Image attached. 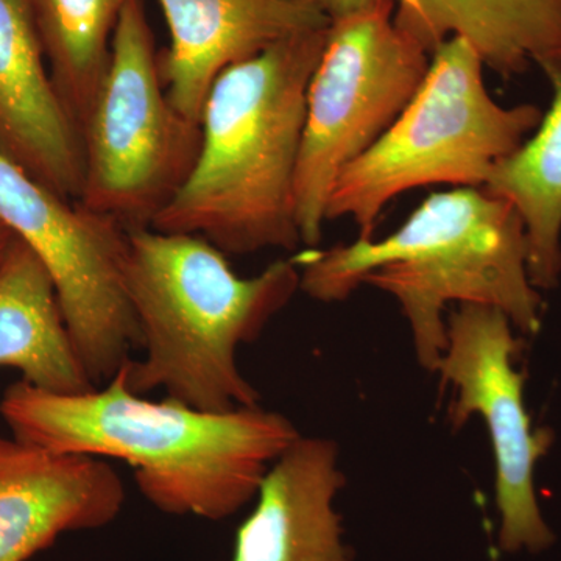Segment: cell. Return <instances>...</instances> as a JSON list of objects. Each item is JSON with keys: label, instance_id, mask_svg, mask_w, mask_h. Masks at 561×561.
<instances>
[{"label": "cell", "instance_id": "14", "mask_svg": "<svg viewBox=\"0 0 561 561\" xmlns=\"http://www.w3.org/2000/svg\"><path fill=\"white\" fill-rule=\"evenodd\" d=\"M393 18L431 54L461 38L497 76L537 68L561 87V0H394Z\"/></svg>", "mask_w": 561, "mask_h": 561}, {"label": "cell", "instance_id": "7", "mask_svg": "<svg viewBox=\"0 0 561 561\" xmlns=\"http://www.w3.org/2000/svg\"><path fill=\"white\" fill-rule=\"evenodd\" d=\"M394 3L331 21L309 81L297 172L301 242L316 247L343 169L370 149L426 79L431 51L394 22Z\"/></svg>", "mask_w": 561, "mask_h": 561}, {"label": "cell", "instance_id": "16", "mask_svg": "<svg viewBox=\"0 0 561 561\" xmlns=\"http://www.w3.org/2000/svg\"><path fill=\"white\" fill-rule=\"evenodd\" d=\"M529 138L491 172L485 190L523 219L529 275L537 289H553L561 275V87Z\"/></svg>", "mask_w": 561, "mask_h": 561}, {"label": "cell", "instance_id": "17", "mask_svg": "<svg viewBox=\"0 0 561 561\" xmlns=\"http://www.w3.org/2000/svg\"><path fill=\"white\" fill-rule=\"evenodd\" d=\"M127 0H32L50 76L83 130L108 69L111 41Z\"/></svg>", "mask_w": 561, "mask_h": 561}, {"label": "cell", "instance_id": "11", "mask_svg": "<svg viewBox=\"0 0 561 561\" xmlns=\"http://www.w3.org/2000/svg\"><path fill=\"white\" fill-rule=\"evenodd\" d=\"M32 0H0V153L69 202L83 187V139L44 65Z\"/></svg>", "mask_w": 561, "mask_h": 561}, {"label": "cell", "instance_id": "8", "mask_svg": "<svg viewBox=\"0 0 561 561\" xmlns=\"http://www.w3.org/2000/svg\"><path fill=\"white\" fill-rule=\"evenodd\" d=\"M0 220L36 254L95 387L110 381L140 335L127 287L128 230L61 198L0 153Z\"/></svg>", "mask_w": 561, "mask_h": 561}, {"label": "cell", "instance_id": "6", "mask_svg": "<svg viewBox=\"0 0 561 561\" xmlns=\"http://www.w3.org/2000/svg\"><path fill=\"white\" fill-rule=\"evenodd\" d=\"M81 139L80 205L127 230L150 227L197 161L202 124L169 101L140 0H127L121 11L108 69Z\"/></svg>", "mask_w": 561, "mask_h": 561}, {"label": "cell", "instance_id": "9", "mask_svg": "<svg viewBox=\"0 0 561 561\" xmlns=\"http://www.w3.org/2000/svg\"><path fill=\"white\" fill-rule=\"evenodd\" d=\"M518 346L512 321L500 309L460 305L446 321V346L435 373L456 391L449 411L453 426L460 430L479 415L489 430L502 551L537 553L556 540L534 485L535 467L551 448L552 435L531 431L524 375L513 365Z\"/></svg>", "mask_w": 561, "mask_h": 561}, {"label": "cell", "instance_id": "5", "mask_svg": "<svg viewBox=\"0 0 561 561\" xmlns=\"http://www.w3.org/2000/svg\"><path fill=\"white\" fill-rule=\"evenodd\" d=\"M485 69L461 38L432 51L426 79L400 117L335 180L327 220L351 219L359 239H373L383 208L405 192L435 184L485 186L542 116L530 103L494 101Z\"/></svg>", "mask_w": 561, "mask_h": 561}, {"label": "cell", "instance_id": "12", "mask_svg": "<svg viewBox=\"0 0 561 561\" xmlns=\"http://www.w3.org/2000/svg\"><path fill=\"white\" fill-rule=\"evenodd\" d=\"M171 32L162 65L169 101L201 124L210 88L225 69L330 18L313 0H160Z\"/></svg>", "mask_w": 561, "mask_h": 561}, {"label": "cell", "instance_id": "13", "mask_svg": "<svg viewBox=\"0 0 561 561\" xmlns=\"http://www.w3.org/2000/svg\"><path fill=\"white\" fill-rule=\"evenodd\" d=\"M345 482L337 443L300 435L265 474L232 561H354L334 507Z\"/></svg>", "mask_w": 561, "mask_h": 561}, {"label": "cell", "instance_id": "3", "mask_svg": "<svg viewBox=\"0 0 561 561\" xmlns=\"http://www.w3.org/2000/svg\"><path fill=\"white\" fill-rule=\"evenodd\" d=\"M328 28L287 36L217 77L197 161L150 228L201 236L225 254L301 245L295 191L306 95Z\"/></svg>", "mask_w": 561, "mask_h": 561}, {"label": "cell", "instance_id": "18", "mask_svg": "<svg viewBox=\"0 0 561 561\" xmlns=\"http://www.w3.org/2000/svg\"><path fill=\"white\" fill-rule=\"evenodd\" d=\"M313 2L331 21H335L382 3H394V0H313Z\"/></svg>", "mask_w": 561, "mask_h": 561}, {"label": "cell", "instance_id": "4", "mask_svg": "<svg viewBox=\"0 0 561 561\" xmlns=\"http://www.w3.org/2000/svg\"><path fill=\"white\" fill-rule=\"evenodd\" d=\"M125 287L142 359L128 362V386L205 412L260 405L238 350L261 337L300 290L295 256L241 278L224 251L201 236L128 230Z\"/></svg>", "mask_w": 561, "mask_h": 561}, {"label": "cell", "instance_id": "1", "mask_svg": "<svg viewBox=\"0 0 561 561\" xmlns=\"http://www.w3.org/2000/svg\"><path fill=\"white\" fill-rule=\"evenodd\" d=\"M128 362L84 393L20 381L0 401L18 440L55 454L124 460L157 511L221 522L254 500L273 461L300 437L283 413L260 405L205 412L128 386Z\"/></svg>", "mask_w": 561, "mask_h": 561}, {"label": "cell", "instance_id": "15", "mask_svg": "<svg viewBox=\"0 0 561 561\" xmlns=\"http://www.w3.org/2000/svg\"><path fill=\"white\" fill-rule=\"evenodd\" d=\"M0 367L14 368L22 381L54 393L95 389L46 268L16 236L0 262Z\"/></svg>", "mask_w": 561, "mask_h": 561}, {"label": "cell", "instance_id": "2", "mask_svg": "<svg viewBox=\"0 0 561 561\" xmlns=\"http://www.w3.org/2000/svg\"><path fill=\"white\" fill-rule=\"evenodd\" d=\"M518 210L482 187L434 192L382 239H359L295 256L312 300H348L362 284L390 295L412 332L416 359L435 373L446 346L448 305L490 306L523 334L541 327Z\"/></svg>", "mask_w": 561, "mask_h": 561}, {"label": "cell", "instance_id": "10", "mask_svg": "<svg viewBox=\"0 0 561 561\" xmlns=\"http://www.w3.org/2000/svg\"><path fill=\"white\" fill-rule=\"evenodd\" d=\"M125 496L106 460L0 435V561H28L62 534L108 526Z\"/></svg>", "mask_w": 561, "mask_h": 561}, {"label": "cell", "instance_id": "19", "mask_svg": "<svg viewBox=\"0 0 561 561\" xmlns=\"http://www.w3.org/2000/svg\"><path fill=\"white\" fill-rule=\"evenodd\" d=\"M14 234L7 228V225L0 220V262L5 256L7 250L10 249L11 242H13Z\"/></svg>", "mask_w": 561, "mask_h": 561}]
</instances>
